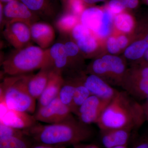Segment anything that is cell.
I'll use <instances>...</instances> for the list:
<instances>
[{"label":"cell","mask_w":148,"mask_h":148,"mask_svg":"<svg viewBox=\"0 0 148 148\" xmlns=\"http://www.w3.org/2000/svg\"><path fill=\"white\" fill-rule=\"evenodd\" d=\"M147 120L143 105L125 91H118L103 111L97 124L100 131L125 129L132 132Z\"/></svg>","instance_id":"obj_1"},{"label":"cell","mask_w":148,"mask_h":148,"mask_svg":"<svg viewBox=\"0 0 148 148\" xmlns=\"http://www.w3.org/2000/svg\"><path fill=\"white\" fill-rule=\"evenodd\" d=\"M23 131L26 136L36 143L51 145H75L90 140L94 135V130L89 125L73 116L58 123H37Z\"/></svg>","instance_id":"obj_2"},{"label":"cell","mask_w":148,"mask_h":148,"mask_svg":"<svg viewBox=\"0 0 148 148\" xmlns=\"http://www.w3.org/2000/svg\"><path fill=\"white\" fill-rule=\"evenodd\" d=\"M50 66L49 49L31 45L16 49L2 63L4 73L9 76L21 75Z\"/></svg>","instance_id":"obj_3"},{"label":"cell","mask_w":148,"mask_h":148,"mask_svg":"<svg viewBox=\"0 0 148 148\" xmlns=\"http://www.w3.org/2000/svg\"><path fill=\"white\" fill-rule=\"evenodd\" d=\"M29 74L9 76L1 83L0 101H3L9 109L30 114L34 112L36 99L31 96L27 88Z\"/></svg>","instance_id":"obj_4"},{"label":"cell","mask_w":148,"mask_h":148,"mask_svg":"<svg viewBox=\"0 0 148 148\" xmlns=\"http://www.w3.org/2000/svg\"><path fill=\"white\" fill-rule=\"evenodd\" d=\"M31 24L24 21L13 20L7 22L3 31L5 38L16 49L31 45Z\"/></svg>","instance_id":"obj_5"},{"label":"cell","mask_w":148,"mask_h":148,"mask_svg":"<svg viewBox=\"0 0 148 148\" xmlns=\"http://www.w3.org/2000/svg\"><path fill=\"white\" fill-rule=\"evenodd\" d=\"M71 109L61 103L57 96L47 105L40 107L34 115L37 121L49 124L65 121L73 116Z\"/></svg>","instance_id":"obj_6"},{"label":"cell","mask_w":148,"mask_h":148,"mask_svg":"<svg viewBox=\"0 0 148 148\" xmlns=\"http://www.w3.org/2000/svg\"><path fill=\"white\" fill-rule=\"evenodd\" d=\"M111 101H106L90 95L80 107L76 115L84 124L97 123L103 111Z\"/></svg>","instance_id":"obj_7"},{"label":"cell","mask_w":148,"mask_h":148,"mask_svg":"<svg viewBox=\"0 0 148 148\" xmlns=\"http://www.w3.org/2000/svg\"><path fill=\"white\" fill-rule=\"evenodd\" d=\"M39 19L20 0H14L4 4L3 24L5 25L8 21L13 20L25 21L32 25Z\"/></svg>","instance_id":"obj_8"},{"label":"cell","mask_w":148,"mask_h":148,"mask_svg":"<svg viewBox=\"0 0 148 148\" xmlns=\"http://www.w3.org/2000/svg\"><path fill=\"white\" fill-rule=\"evenodd\" d=\"M40 19L50 21L58 15L59 0H20ZM61 3V2H60Z\"/></svg>","instance_id":"obj_9"},{"label":"cell","mask_w":148,"mask_h":148,"mask_svg":"<svg viewBox=\"0 0 148 148\" xmlns=\"http://www.w3.org/2000/svg\"><path fill=\"white\" fill-rule=\"evenodd\" d=\"M82 80L91 95H95L103 100L112 101L117 92L118 90L96 75L90 74L82 78Z\"/></svg>","instance_id":"obj_10"},{"label":"cell","mask_w":148,"mask_h":148,"mask_svg":"<svg viewBox=\"0 0 148 148\" xmlns=\"http://www.w3.org/2000/svg\"><path fill=\"white\" fill-rule=\"evenodd\" d=\"M31 31L32 41L43 49H47L54 44L55 30L47 22L38 21L33 23Z\"/></svg>","instance_id":"obj_11"},{"label":"cell","mask_w":148,"mask_h":148,"mask_svg":"<svg viewBox=\"0 0 148 148\" xmlns=\"http://www.w3.org/2000/svg\"><path fill=\"white\" fill-rule=\"evenodd\" d=\"M72 37L80 51L85 54L93 53L98 47V40L94 34L82 24L78 25L74 29Z\"/></svg>","instance_id":"obj_12"},{"label":"cell","mask_w":148,"mask_h":148,"mask_svg":"<svg viewBox=\"0 0 148 148\" xmlns=\"http://www.w3.org/2000/svg\"><path fill=\"white\" fill-rule=\"evenodd\" d=\"M37 121L34 116L10 109H9L4 115L0 118V123L22 130L34 126L38 123Z\"/></svg>","instance_id":"obj_13"},{"label":"cell","mask_w":148,"mask_h":148,"mask_svg":"<svg viewBox=\"0 0 148 148\" xmlns=\"http://www.w3.org/2000/svg\"><path fill=\"white\" fill-rule=\"evenodd\" d=\"M124 91L137 101L148 98V79L143 78L134 73L129 79H123L121 85Z\"/></svg>","instance_id":"obj_14"},{"label":"cell","mask_w":148,"mask_h":148,"mask_svg":"<svg viewBox=\"0 0 148 148\" xmlns=\"http://www.w3.org/2000/svg\"><path fill=\"white\" fill-rule=\"evenodd\" d=\"M64 81L62 72L51 70L47 85L38 99V108L47 105L58 96Z\"/></svg>","instance_id":"obj_15"},{"label":"cell","mask_w":148,"mask_h":148,"mask_svg":"<svg viewBox=\"0 0 148 148\" xmlns=\"http://www.w3.org/2000/svg\"><path fill=\"white\" fill-rule=\"evenodd\" d=\"M49 67L42 68L35 75L29 74L27 78V89L30 95L35 99H38L46 87L51 72Z\"/></svg>","instance_id":"obj_16"},{"label":"cell","mask_w":148,"mask_h":148,"mask_svg":"<svg viewBox=\"0 0 148 148\" xmlns=\"http://www.w3.org/2000/svg\"><path fill=\"white\" fill-rule=\"evenodd\" d=\"M49 49L50 68L63 73L69 69V59L63 42L53 44Z\"/></svg>","instance_id":"obj_17"},{"label":"cell","mask_w":148,"mask_h":148,"mask_svg":"<svg viewBox=\"0 0 148 148\" xmlns=\"http://www.w3.org/2000/svg\"><path fill=\"white\" fill-rule=\"evenodd\" d=\"M102 145L105 148L127 145L131 131L125 129H112L100 131Z\"/></svg>","instance_id":"obj_18"},{"label":"cell","mask_w":148,"mask_h":148,"mask_svg":"<svg viewBox=\"0 0 148 148\" xmlns=\"http://www.w3.org/2000/svg\"><path fill=\"white\" fill-rule=\"evenodd\" d=\"M104 14V9L97 7L87 8L80 16V22L94 34L101 27Z\"/></svg>","instance_id":"obj_19"},{"label":"cell","mask_w":148,"mask_h":148,"mask_svg":"<svg viewBox=\"0 0 148 148\" xmlns=\"http://www.w3.org/2000/svg\"><path fill=\"white\" fill-rule=\"evenodd\" d=\"M80 22L79 16L70 12H64L56 19L55 26L59 33L65 36L71 34L74 27Z\"/></svg>","instance_id":"obj_20"},{"label":"cell","mask_w":148,"mask_h":148,"mask_svg":"<svg viewBox=\"0 0 148 148\" xmlns=\"http://www.w3.org/2000/svg\"><path fill=\"white\" fill-rule=\"evenodd\" d=\"M102 58L109 66L110 76L116 79L121 85L125 73V66L121 58L112 55H106Z\"/></svg>","instance_id":"obj_21"},{"label":"cell","mask_w":148,"mask_h":148,"mask_svg":"<svg viewBox=\"0 0 148 148\" xmlns=\"http://www.w3.org/2000/svg\"><path fill=\"white\" fill-rule=\"evenodd\" d=\"M75 81V88L71 110L72 113L76 115L80 107L91 95L85 86L82 80L76 79Z\"/></svg>","instance_id":"obj_22"},{"label":"cell","mask_w":148,"mask_h":148,"mask_svg":"<svg viewBox=\"0 0 148 148\" xmlns=\"http://www.w3.org/2000/svg\"><path fill=\"white\" fill-rule=\"evenodd\" d=\"M145 36L142 39L133 43L126 49L124 54L125 57L131 60H137L142 58L148 49V41Z\"/></svg>","instance_id":"obj_23"},{"label":"cell","mask_w":148,"mask_h":148,"mask_svg":"<svg viewBox=\"0 0 148 148\" xmlns=\"http://www.w3.org/2000/svg\"><path fill=\"white\" fill-rule=\"evenodd\" d=\"M75 79H65L58 95L61 103L71 109L75 93Z\"/></svg>","instance_id":"obj_24"},{"label":"cell","mask_w":148,"mask_h":148,"mask_svg":"<svg viewBox=\"0 0 148 148\" xmlns=\"http://www.w3.org/2000/svg\"><path fill=\"white\" fill-rule=\"evenodd\" d=\"M27 136L0 138V148H31L33 145Z\"/></svg>","instance_id":"obj_25"},{"label":"cell","mask_w":148,"mask_h":148,"mask_svg":"<svg viewBox=\"0 0 148 148\" xmlns=\"http://www.w3.org/2000/svg\"><path fill=\"white\" fill-rule=\"evenodd\" d=\"M114 23L116 29L123 33H129L134 27L133 17L126 12L116 15L114 17Z\"/></svg>","instance_id":"obj_26"},{"label":"cell","mask_w":148,"mask_h":148,"mask_svg":"<svg viewBox=\"0 0 148 148\" xmlns=\"http://www.w3.org/2000/svg\"><path fill=\"white\" fill-rule=\"evenodd\" d=\"M88 71L90 74L102 77L110 76V69L108 64L103 58H98L92 62Z\"/></svg>","instance_id":"obj_27"},{"label":"cell","mask_w":148,"mask_h":148,"mask_svg":"<svg viewBox=\"0 0 148 148\" xmlns=\"http://www.w3.org/2000/svg\"><path fill=\"white\" fill-rule=\"evenodd\" d=\"M104 9L103 22L101 27L95 35L101 38H105L110 34L111 25L113 18L114 14L106 8Z\"/></svg>","instance_id":"obj_28"},{"label":"cell","mask_w":148,"mask_h":148,"mask_svg":"<svg viewBox=\"0 0 148 148\" xmlns=\"http://www.w3.org/2000/svg\"><path fill=\"white\" fill-rule=\"evenodd\" d=\"M86 5L83 0H69L64 10L66 12L73 14L80 17L86 8Z\"/></svg>","instance_id":"obj_29"},{"label":"cell","mask_w":148,"mask_h":148,"mask_svg":"<svg viewBox=\"0 0 148 148\" xmlns=\"http://www.w3.org/2000/svg\"><path fill=\"white\" fill-rule=\"evenodd\" d=\"M25 136L26 135L22 130L17 129L0 123V138Z\"/></svg>","instance_id":"obj_30"},{"label":"cell","mask_w":148,"mask_h":148,"mask_svg":"<svg viewBox=\"0 0 148 148\" xmlns=\"http://www.w3.org/2000/svg\"><path fill=\"white\" fill-rule=\"evenodd\" d=\"M65 45V47L69 59V66H71L73 64V61L74 58L77 57L79 53V48L75 42L73 40H68L63 42Z\"/></svg>","instance_id":"obj_31"},{"label":"cell","mask_w":148,"mask_h":148,"mask_svg":"<svg viewBox=\"0 0 148 148\" xmlns=\"http://www.w3.org/2000/svg\"><path fill=\"white\" fill-rule=\"evenodd\" d=\"M106 8L114 15L119 14L125 9L121 0H110L106 6Z\"/></svg>","instance_id":"obj_32"},{"label":"cell","mask_w":148,"mask_h":148,"mask_svg":"<svg viewBox=\"0 0 148 148\" xmlns=\"http://www.w3.org/2000/svg\"><path fill=\"white\" fill-rule=\"evenodd\" d=\"M107 46L109 52L112 54L117 53L120 49L116 39L114 37H110L108 38Z\"/></svg>","instance_id":"obj_33"},{"label":"cell","mask_w":148,"mask_h":148,"mask_svg":"<svg viewBox=\"0 0 148 148\" xmlns=\"http://www.w3.org/2000/svg\"><path fill=\"white\" fill-rule=\"evenodd\" d=\"M125 8L135 9L138 6L139 0H121Z\"/></svg>","instance_id":"obj_34"},{"label":"cell","mask_w":148,"mask_h":148,"mask_svg":"<svg viewBox=\"0 0 148 148\" xmlns=\"http://www.w3.org/2000/svg\"><path fill=\"white\" fill-rule=\"evenodd\" d=\"M134 73L143 78L148 79V66H143L138 71H135Z\"/></svg>","instance_id":"obj_35"},{"label":"cell","mask_w":148,"mask_h":148,"mask_svg":"<svg viewBox=\"0 0 148 148\" xmlns=\"http://www.w3.org/2000/svg\"><path fill=\"white\" fill-rule=\"evenodd\" d=\"M116 40L120 49L124 48L127 46L128 43V39L125 36L123 35L120 36L117 38Z\"/></svg>","instance_id":"obj_36"},{"label":"cell","mask_w":148,"mask_h":148,"mask_svg":"<svg viewBox=\"0 0 148 148\" xmlns=\"http://www.w3.org/2000/svg\"><path fill=\"white\" fill-rule=\"evenodd\" d=\"M66 146L64 145H51L41 143H36L33 145L31 148H66Z\"/></svg>","instance_id":"obj_37"},{"label":"cell","mask_w":148,"mask_h":148,"mask_svg":"<svg viewBox=\"0 0 148 148\" xmlns=\"http://www.w3.org/2000/svg\"><path fill=\"white\" fill-rule=\"evenodd\" d=\"M132 148H148V136L140 140Z\"/></svg>","instance_id":"obj_38"},{"label":"cell","mask_w":148,"mask_h":148,"mask_svg":"<svg viewBox=\"0 0 148 148\" xmlns=\"http://www.w3.org/2000/svg\"><path fill=\"white\" fill-rule=\"evenodd\" d=\"M73 146L74 148H100L98 146L94 144L84 145V144H80Z\"/></svg>","instance_id":"obj_39"},{"label":"cell","mask_w":148,"mask_h":148,"mask_svg":"<svg viewBox=\"0 0 148 148\" xmlns=\"http://www.w3.org/2000/svg\"><path fill=\"white\" fill-rule=\"evenodd\" d=\"M3 6L4 4L0 2V22L1 25H3Z\"/></svg>","instance_id":"obj_40"},{"label":"cell","mask_w":148,"mask_h":148,"mask_svg":"<svg viewBox=\"0 0 148 148\" xmlns=\"http://www.w3.org/2000/svg\"><path fill=\"white\" fill-rule=\"evenodd\" d=\"M86 5H92L104 1L106 0H83Z\"/></svg>","instance_id":"obj_41"},{"label":"cell","mask_w":148,"mask_h":148,"mask_svg":"<svg viewBox=\"0 0 148 148\" xmlns=\"http://www.w3.org/2000/svg\"><path fill=\"white\" fill-rule=\"evenodd\" d=\"M59 1H60L61 3L63 5L64 8H65L69 0H59Z\"/></svg>","instance_id":"obj_42"},{"label":"cell","mask_w":148,"mask_h":148,"mask_svg":"<svg viewBox=\"0 0 148 148\" xmlns=\"http://www.w3.org/2000/svg\"><path fill=\"white\" fill-rule=\"evenodd\" d=\"M14 0H0V2L2 3L3 4H5L7 3L13 1Z\"/></svg>","instance_id":"obj_43"},{"label":"cell","mask_w":148,"mask_h":148,"mask_svg":"<svg viewBox=\"0 0 148 148\" xmlns=\"http://www.w3.org/2000/svg\"><path fill=\"white\" fill-rule=\"evenodd\" d=\"M144 56L145 57V58L146 60L148 62V49L146 51L145 53L144 54Z\"/></svg>","instance_id":"obj_44"},{"label":"cell","mask_w":148,"mask_h":148,"mask_svg":"<svg viewBox=\"0 0 148 148\" xmlns=\"http://www.w3.org/2000/svg\"><path fill=\"white\" fill-rule=\"evenodd\" d=\"M111 148H128L127 145L120 146L117 147H114Z\"/></svg>","instance_id":"obj_45"},{"label":"cell","mask_w":148,"mask_h":148,"mask_svg":"<svg viewBox=\"0 0 148 148\" xmlns=\"http://www.w3.org/2000/svg\"><path fill=\"white\" fill-rule=\"evenodd\" d=\"M145 2V3L147 5H148V0H143Z\"/></svg>","instance_id":"obj_46"}]
</instances>
